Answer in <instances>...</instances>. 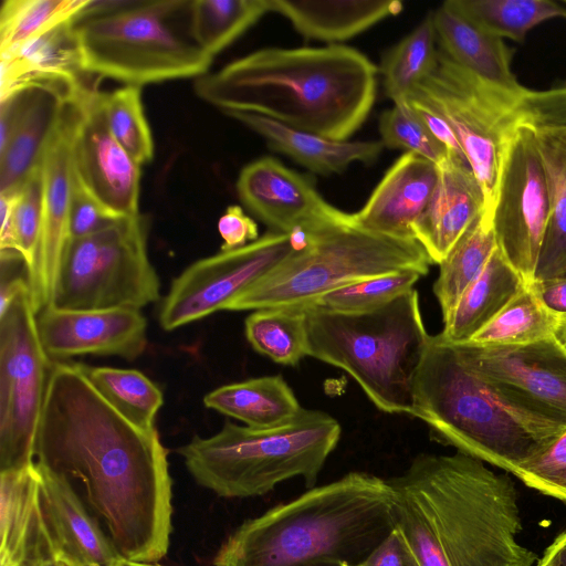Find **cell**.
<instances>
[{
  "label": "cell",
  "instance_id": "obj_42",
  "mask_svg": "<svg viewBox=\"0 0 566 566\" xmlns=\"http://www.w3.org/2000/svg\"><path fill=\"white\" fill-rule=\"evenodd\" d=\"M11 232L15 251L22 256L28 282L32 275L40 245L43 210V180L40 164L13 191Z\"/></svg>",
  "mask_w": 566,
  "mask_h": 566
},
{
  "label": "cell",
  "instance_id": "obj_23",
  "mask_svg": "<svg viewBox=\"0 0 566 566\" xmlns=\"http://www.w3.org/2000/svg\"><path fill=\"white\" fill-rule=\"evenodd\" d=\"M437 181L436 164L417 154L403 153L386 171L363 208L354 212L357 224L376 234L416 240L412 226L429 205Z\"/></svg>",
  "mask_w": 566,
  "mask_h": 566
},
{
  "label": "cell",
  "instance_id": "obj_20",
  "mask_svg": "<svg viewBox=\"0 0 566 566\" xmlns=\"http://www.w3.org/2000/svg\"><path fill=\"white\" fill-rule=\"evenodd\" d=\"M35 467L40 511L55 564L117 566L124 558L74 485L62 475Z\"/></svg>",
  "mask_w": 566,
  "mask_h": 566
},
{
  "label": "cell",
  "instance_id": "obj_43",
  "mask_svg": "<svg viewBox=\"0 0 566 566\" xmlns=\"http://www.w3.org/2000/svg\"><path fill=\"white\" fill-rule=\"evenodd\" d=\"M379 133L385 147L417 154L436 165L450 154L408 104L382 112Z\"/></svg>",
  "mask_w": 566,
  "mask_h": 566
},
{
  "label": "cell",
  "instance_id": "obj_39",
  "mask_svg": "<svg viewBox=\"0 0 566 566\" xmlns=\"http://www.w3.org/2000/svg\"><path fill=\"white\" fill-rule=\"evenodd\" d=\"M90 0H6L0 10V55L74 18Z\"/></svg>",
  "mask_w": 566,
  "mask_h": 566
},
{
  "label": "cell",
  "instance_id": "obj_44",
  "mask_svg": "<svg viewBox=\"0 0 566 566\" xmlns=\"http://www.w3.org/2000/svg\"><path fill=\"white\" fill-rule=\"evenodd\" d=\"M514 475L528 488L566 502V431L542 453L521 464Z\"/></svg>",
  "mask_w": 566,
  "mask_h": 566
},
{
  "label": "cell",
  "instance_id": "obj_8",
  "mask_svg": "<svg viewBox=\"0 0 566 566\" xmlns=\"http://www.w3.org/2000/svg\"><path fill=\"white\" fill-rule=\"evenodd\" d=\"M342 434L339 422L321 410L302 409L277 427L256 429L226 421L216 434L195 436L178 449L189 473L222 497L262 496L302 478L315 486Z\"/></svg>",
  "mask_w": 566,
  "mask_h": 566
},
{
  "label": "cell",
  "instance_id": "obj_55",
  "mask_svg": "<svg viewBox=\"0 0 566 566\" xmlns=\"http://www.w3.org/2000/svg\"><path fill=\"white\" fill-rule=\"evenodd\" d=\"M52 566H64V565H62V564H54V565H52Z\"/></svg>",
  "mask_w": 566,
  "mask_h": 566
},
{
  "label": "cell",
  "instance_id": "obj_31",
  "mask_svg": "<svg viewBox=\"0 0 566 566\" xmlns=\"http://www.w3.org/2000/svg\"><path fill=\"white\" fill-rule=\"evenodd\" d=\"M536 133L549 195V214L534 276V281H543L566 275V139Z\"/></svg>",
  "mask_w": 566,
  "mask_h": 566
},
{
  "label": "cell",
  "instance_id": "obj_4",
  "mask_svg": "<svg viewBox=\"0 0 566 566\" xmlns=\"http://www.w3.org/2000/svg\"><path fill=\"white\" fill-rule=\"evenodd\" d=\"M395 526L387 479L354 471L243 522L213 566H355Z\"/></svg>",
  "mask_w": 566,
  "mask_h": 566
},
{
  "label": "cell",
  "instance_id": "obj_9",
  "mask_svg": "<svg viewBox=\"0 0 566 566\" xmlns=\"http://www.w3.org/2000/svg\"><path fill=\"white\" fill-rule=\"evenodd\" d=\"M308 243L234 297L226 311L303 306L368 277L413 270L426 275L432 262L416 240L376 234L358 224L307 231Z\"/></svg>",
  "mask_w": 566,
  "mask_h": 566
},
{
  "label": "cell",
  "instance_id": "obj_2",
  "mask_svg": "<svg viewBox=\"0 0 566 566\" xmlns=\"http://www.w3.org/2000/svg\"><path fill=\"white\" fill-rule=\"evenodd\" d=\"M387 482L396 526L421 566H535L517 538L516 488L483 461L421 453Z\"/></svg>",
  "mask_w": 566,
  "mask_h": 566
},
{
  "label": "cell",
  "instance_id": "obj_1",
  "mask_svg": "<svg viewBox=\"0 0 566 566\" xmlns=\"http://www.w3.org/2000/svg\"><path fill=\"white\" fill-rule=\"evenodd\" d=\"M168 450L156 429L120 415L81 364L53 363L34 443V462L72 484L122 558L157 563L168 552Z\"/></svg>",
  "mask_w": 566,
  "mask_h": 566
},
{
  "label": "cell",
  "instance_id": "obj_24",
  "mask_svg": "<svg viewBox=\"0 0 566 566\" xmlns=\"http://www.w3.org/2000/svg\"><path fill=\"white\" fill-rule=\"evenodd\" d=\"M438 167V181L424 212L412 226L415 239L432 264H440L450 250L484 212V193L470 165L449 154Z\"/></svg>",
  "mask_w": 566,
  "mask_h": 566
},
{
  "label": "cell",
  "instance_id": "obj_47",
  "mask_svg": "<svg viewBox=\"0 0 566 566\" xmlns=\"http://www.w3.org/2000/svg\"><path fill=\"white\" fill-rule=\"evenodd\" d=\"M221 251L242 248L259 239L256 222L240 206H229L218 221Z\"/></svg>",
  "mask_w": 566,
  "mask_h": 566
},
{
  "label": "cell",
  "instance_id": "obj_11",
  "mask_svg": "<svg viewBox=\"0 0 566 566\" xmlns=\"http://www.w3.org/2000/svg\"><path fill=\"white\" fill-rule=\"evenodd\" d=\"M410 95L426 101L454 130L483 190V213L489 217L506 146L523 123L520 97L481 80L442 51L434 71Z\"/></svg>",
  "mask_w": 566,
  "mask_h": 566
},
{
  "label": "cell",
  "instance_id": "obj_29",
  "mask_svg": "<svg viewBox=\"0 0 566 566\" xmlns=\"http://www.w3.org/2000/svg\"><path fill=\"white\" fill-rule=\"evenodd\" d=\"M526 285L496 247L481 274L468 286L450 314L440 336L452 344L469 342Z\"/></svg>",
  "mask_w": 566,
  "mask_h": 566
},
{
  "label": "cell",
  "instance_id": "obj_32",
  "mask_svg": "<svg viewBox=\"0 0 566 566\" xmlns=\"http://www.w3.org/2000/svg\"><path fill=\"white\" fill-rule=\"evenodd\" d=\"M432 11L399 43L388 50L378 67L386 96L405 106L415 87L437 67L439 51Z\"/></svg>",
  "mask_w": 566,
  "mask_h": 566
},
{
  "label": "cell",
  "instance_id": "obj_14",
  "mask_svg": "<svg viewBox=\"0 0 566 566\" xmlns=\"http://www.w3.org/2000/svg\"><path fill=\"white\" fill-rule=\"evenodd\" d=\"M453 346L509 406L566 431V345L557 335L523 345Z\"/></svg>",
  "mask_w": 566,
  "mask_h": 566
},
{
  "label": "cell",
  "instance_id": "obj_45",
  "mask_svg": "<svg viewBox=\"0 0 566 566\" xmlns=\"http://www.w3.org/2000/svg\"><path fill=\"white\" fill-rule=\"evenodd\" d=\"M518 112L537 132L566 133V84L544 91L527 88L520 97Z\"/></svg>",
  "mask_w": 566,
  "mask_h": 566
},
{
  "label": "cell",
  "instance_id": "obj_21",
  "mask_svg": "<svg viewBox=\"0 0 566 566\" xmlns=\"http://www.w3.org/2000/svg\"><path fill=\"white\" fill-rule=\"evenodd\" d=\"M0 101V192H9L39 166L62 107L70 99L51 88L25 86Z\"/></svg>",
  "mask_w": 566,
  "mask_h": 566
},
{
  "label": "cell",
  "instance_id": "obj_19",
  "mask_svg": "<svg viewBox=\"0 0 566 566\" xmlns=\"http://www.w3.org/2000/svg\"><path fill=\"white\" fill-rule=\"evenodd\" d=\"M38 333L48 357L59 363L80 355L138 358L147 347V321L140 310L43 308Z\"/></svg>",
  "mask_w": 566,
  "mask_h": 566
},
{
  "label": "cell",
  "instance_id": "obj_41",
  "mask_svg": "<svg viewBox=\"0 0 566 566\" xmlns=\"http://www.w3.org/2000/svg\"><path fill=\"white\" fill-rule=\"evenodd\" d=\"M421 276L420 272L413 270L373 276L333 290L306 305L340 313L367 312L413 289Z\"/></svg>",
  "mask_w": 566,
  "mask_h": 566
},
{
  "label": "cell",
  "instance_id": "obj_40",
  "mask_svg": "<svg viewBox=\"0 0 566 566\" xmlns=\"http://www.w3.org/2000/svg\"><path fill=\"white\" fill-rule=\"evenodd\" d=\"M104 113L113 137L142 167L154 157V140L145 116L142 91L125 85L103 95Z\"/></svg>",
  "mask_w": 566,
  "mask_h": 566
},
{
  "label": "cell",
  "instance_id": "obj_38",
  "mask_svg": "<svg viewBox=\"0 0 566 566\" xmlns=\"http://www.w3.org/2000/svg\"><path fill=\"white\" fill-rule=\"evenodd\" d=\"M268 12L270 0H192L191 31L197 43L214 56Z\"/></svg>",
  "mask_w": 566,
  "mask_h": 566
},
{
  "label": "cell",
  "instance_id": "obj_50",
  "mask_svg": "<svg viewBox=\"0 0 566 566\" xmlns=\"http://www.w3.org/2000/svg\"><path fill=\"white\" fill-rule=\"evenodd\" d=\"M530 285L546 307L562 316H566V275L533 281Z\"/></svg>",
  "mask_w": 566,
  "mask_h": 566
},
{
  "label": "cell",
  "instance_id": "obj_13",
  "mask_svg": "<svg viewBox=\"0 0 566 566\" xmlns=\"http://www.w3.org/2000/svg\"><path fill=\"white\" fill-rule=\"evenodd\" d=\"M548 214L537 133L523 122L506 146L489 218L497 248L526 284L534 281Z\"/></svg>",
  "mask_w": 566,
  "mask_h": 566
},
{
  "label": "cell",
  "instance_id": "obj_34",
  "mask_svg": "<svg viewBox=\"0 0 566 566\" xmlns=\"http://www.w3.org/2000/svg\"><path fill=\"white\" fill-rule=\"evenodd\" d=\"M468 21L500 39L523 42L537 24L566 19V7L551 0H448Z\"/></svg>",
  "mask_w": 566,
  "mask_h": 566
},
{
  "label": "cell",
  "instance_id": "obj_52",
  "mask_svg": "<svg viewBox=\"0 0 566 566\" xmlns=\"http://www.w3.org/2000/svg\"><path fill=\"white\" fill-rule=\"evenodd\" d=\"M117 566H163V565H159L157 563H139V562L122 559Z\"/></svg>",
  "mask_w": 566,
  "mask_h": 566
},
{
  "label": "cell",
  "instance_id": "obj_26",
  "mask_svg": "<svg viewBox=\"0 0 566 566\" xmlns=\"http://www.w3.org/2000/svg\"><path fill=\"white\" fill-rule=\"evenodd\" d=\"M223 114L260 135L273 150L319 175L340 174L353 163L369 165L385 148L381 140H335L292 128L256 114L243 112Z\"/></svg>",
  "mask_w": 566,
  "mask_h": 566
},
{
  "label": "cell",
  "instance_id": "obj_5",
  "mask_svg": "<svg viewBox=\"0 0 566 566\" xmlns=\"http://www.w3.org/2000/svg\"><path fill=\"white\" fill-rule=\"evenodd\" d=\"M410 416L436 441L512 474L565 432L509 406L440 334L430 335L418 367Z\"/></svg>",
  "mask_w": 566,
  "mask_h": 566
},
{
  "label": "cell",
  "instance_id": "obj_33",
  "mask_svg": "<svg viewBox=\"0 0 566 566\" xmlns=\"http://www.w3.org/2000/svg\"><path fill=\"white\" fill-rule=\"evenodd\" d=\"M491 220L483 212L439 264L433 293L446 318L468 286L481 274L496 249Z\"/></svg>",
  "mask_w": 566,
  "mask_h": 566
},
{
  "label": "cell",
  "instance_id": "obj_22",
  "mask_svg": "<svg viewBox=\"0 0 566 566\" xmlns=\"http://www.w3.org/2000/svg\"><path fill=\"white\" fill-rule=\"evenodd\" d=\"M0 56V97L25 86H42L75 98L96 87L84 69L73 18Z\"/></svg>",
  "mask_w": 566,
  "mask_h": 566
},
{
  "label": "cell",
  "instance_id": "obj_36",
  "mask_svg": "<svg viewBox=\"0 0 566 566\" xmlns=\"http://www.w3.org/2000/svg\"><path fill=\"white\" fill-rule=\"evenodd\" d=\"M244 334L254 350L276 364L296 366L308 356L303 306L256 310L245 318Z\"/></svg>",
  "mask_w": 566,
  "mask_h": 566
},
{
  "label": "cell",
  "instance_id": "obj_25",
  "mask_svg": "<svg viewBox=\"0 0 566 566\" xmlns=\"http://www.w3.org/2000/svg\"><path fill=\"white\" fill-rule=\"evenodd\" d=\"M0 566L55 564L40 511L34 462L0 472Z\"/></svg>",
  "mask_w": 566,
  "mask_h": 566
},
{
  "label": "cell",
  "instance_id": "obj_48",
  "mask_svg": "<svg viewBox=\"0 0 566 566\" xmlns=\"http://www.w3.org/2000/svg\"><path fill=\"white\" fill-rule=\"evenodd\" d=\"M355 566H421L397 526L365 558Z\"/></svg>",
  "mask_w": 566,
  "mask_h": 566
},
{
  "label": "cell",
  "instance_id": "obj_49",
  "mask_svg": "<svg viewBox=\"0 0 566 566\" xmlns=\"http://www.w3.org/2000/svg\"><path fill=\"white\" fill-rule=\"evenodd\" d=\"M407 103L451 155L468 163L454 130L438 111L416 95H410Z\"/></svg>",
  "mask_w": 566,
  "mask_h": 566
},
{
  "label": "cell",
  "instance_id": "obj_10",
  "mask_svg": "<svg viewBox=\"0 0 566 566\" xmlns=\"http://www.w3.org/2000/svg\"><path fill=\"white\" fill-rule=\"evenodd\" d=\"M147 234L148 221L140 214L71 239L50 306L142 310L158 301L160 281L148 256Z\"/></svg>",
  "mask_w": 566,
  "mask_h": 566
},
{
  "label": "cell",
  "instance_id": "obj_18",
  "mask_svg": "<svg viewBox=\"0 0 566 566\" xmlns=\"http://www.w3.org/2000/svg\"><path fill=\"white\" fill-rule=\"evenodd\" d=\"M240 201L270 231L290 233L295 228L314 231L357 224L354 213L327 202L313 180L264 156L245 165L237 180Z\"/></svg>",
  "mask_w": 566,
  "mask_h": 566
},
{
  "label": "cell",
  "instance_id": "obj_17",
  "mask_svg": "<svg viewBox=\"0 0 566 566\" xmlns=\"http://www.w3.org/2000/svg\"><path fill=\"white\" fill-rule=\"evenodd\" d=\"M97 87L81 98L73 139V171L84 189L112 216L139 213L140 166L113 137Z\"/></svg>",
  "mask_w": 566,
  "mask_h": 566
},
{
  "label": "cell",
  "instance_id": "obj_46",
  "mask_svg": "<svg viewBox=\"0 0 566 566\" xmlns=\"http://www.w3.org/2000/svg\"><path fill=\"white\" fill-rule=\"evenodd\" d=\"M74 172V171H73ZM126 219V218H125ZM107 212L73 176L70 205V235L78 239L99 232L119 221Z\"/></svg>",
  "mask_w": 566,
  "mask_h": 566
},
{
  "label": "cell",
  "instance_id": "obj_30",
  "mask_svg": "<svg viewBox=\"0 0 566 566\" xmlns=\"http://www.w3.org/2000/svg\"><path fill=\"white\" fill-rule=\"evenodd\" d=\"M206 407L256 429L273 428L303 409L281 375L262 376L216 388L203 398Z\"/></svg>",
  "mask_w": 566,
  "mask_h": 566
},
{
  "label": "cell",
  "instance_id": "obj_12",
  "mask_svg": "<svg viewBox=\"0 0 566 566\" xmlns=\"http://www.w3.org/2000/svg\"><path fill=\"white\" fill-rule=\"evenodd\" d=\"M53 361L41 344L30 286L0 311V472L34 462Z\"/></svg>",
  "mask_w": 566,
  "mask_h": 566
},
{
  "label": "cell",
  "instance_id": "obj_3",
  "mask_svg": "<svg viewBox=\"0 0 566 566\" xmlns=\"http://www.w3.org/2000/svg\"><path fill=\"white\" fill-rule=\"evenodd\" d=\"M378 72L366 55L346 45L268 48L196 78L195 92L223 113L256 114L347 140L373 108Z\"/></svg>",
  "mask_w": 566,
  "mask_h": 566
},
{
  "label": "cell",
  "instance_id": "obj_35",
  "mask_svg": "<svg viewBox=\"0 0 566 566\" xmlns=\"http://www.w3.org/2000/svg\"><path fill=\"white\" fill-rule=\"evenodd\" d=\"M563 316L551 311L530 284L469 342L471 345H523L557 335Z\"/></svg>",
  "mask_w": 566,
  "mask_h": 566
},
{
  "label": "cell",
  "instance_id": "obj_15",
  "mask_svg": "<svg viewBox=\"0 0 566 566\" xmlns=\"http://www.w3.org/2000/svg\"><path fill=\"white\" fill-rule=\"evenodd\" d=\"M293 251L286 233L268 231L234 250L200 259L174 279L160 311L159 323L174 331L226 311L227 305Z\"/></svg>",
  "mask_w": 566,
  "mask_h": 566
},
{
  "label": "cell",
  "instance_id": "obj_37",
  "mask_svg": "<svg viewBox=\"0 0 566 566\" xmlns=\"http://www.w3.org/2000/svg\"><path fill=\"white\" fill-rule=\"evenodd\" d=\"M82 367L94 388L120 415L143 429H156L155 419L164 396L148 377L135 369Z\"/></svg>",
  "mask_w": 566,
  "mask_h": 566
},
{
  "label": "cell",
  "instance_id": "obj_6",
  "mask_svg": "<svg viewBox=\"0 0 566 566\" xmlns=\"http://www.w3.org/2000/svg\"><path fill=\"white\" fill-rule=\"evenodd\" d=\"M191 2L90 0L73 18L85 71L138 87L207 74L213 56L193 38Z\"/></svg>",
  "mask_w": 566,
  "mask_h": 566
},
{
  "label": "cell",
  "instance_id": "obj_28",
  "mask_svg": "<svg viewBox=\"0 0 566 566\" xmlns=\"http://www.w3.org/2000/svg\"><path fill=\"white\" fill-rule=\"evenodd\" d=\"M270 10L286 18L305 38L339 42L398 14L402 3L397 0H270Z\"/></svg>",
  "mask_w": 566,
  "mask_h": 566
},
{
  "label": "cell",
  "instance_id": "obj_27",
  "mask_svg": "<svg viewBox=\"0 0 566 566\" xmlns=\"http://www.w3.org/2000/svg\"><path fill=\"white\" fill-rule=\"evenodd\" d=\"M437 41L451 61L491 85L521 97L527 90L514 75L512 50L443 2L432 11Z\"/></svg>",
  "mask_w": 566,
  "mask_h": 566
},
{
  "label": "cell",
  "instance_id": "obj_51",
  "mask_svg": "<svg viewBox=\"0 0 566 566\" xmlns=\"http://www.w3.org/2000/svg\"><path fill=\"white\" fill-rule=\"evenodd\" d=\"M537 564L539 566H566V531L546 548Z\"/></svg>",
  "mask_w": 566,
  "mask_h": 566
},
{
  "label": "cell",
  "instance_id": "obj_16",
  "mask_svg": "<svg viewBox=\"0 0 566 566\" xmlns=\"http://www.w3.org/2000/svg\"><path fill=\"white\" fill-rule=\"evenodd\" d=\"M81 98L64 103L40 160L43 180L42 228L35 268L29 279L36 314L51 305L62 258L71 240L73 139Z\"/></svg>",
  "mask_w": 566,
  "mask_h": 566
},
{
  "label": "cell",
  "instance_id": "obj_54",
  "mask_svg": "<svg viewBox=\"0 0 566 566\" xmlns=\"http://www.w3.org/2000/svg\"><path fill=\"white\" fill-rule=\"evenodd\" d=\"M555 135H558V136L563 137L564 139H566V133H560V134H555Z\"/></svg>",
  "mask_w": 566,
  "mask_h": 566
},
{
  "label": "cell",
  "instance_id": "obj_7",
  "mask_svg": "<svg viewBox=\"0 0 566 566\" xmlns=\"http://www.w3.org/2000/svg\"><path fill=\"white\" fill-rule=\"evenodd\" d=\"M303 307L308 357L346 371L380 411L410 416L415 377L430 338L417 290L360 313Z\"/></svg>",
  "mask_w": 566,
  "mask_h": 566
},
{
  "label": "cell",
  "instance_id": "obj_53",
  "mask_svg": "<svg viewBox=\"0 0 566 566\" xmlns=\"http://www.w3.org/2000/svg\"><path fill=\"white\" fill-rule=\"evenodd\" d=\"M557 337L566 345V316H563L562 325L557 333Z\"/></svg>",
  "mask_w": 566,
  "mask_h": 566
}]
</instances>
